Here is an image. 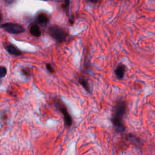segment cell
<instances>
[{"instance_id":"7","label":"cell","mask_w":155,"mask_h":155,"mask_svg":"<svg viewBox=\"0 0 155 155\" xmlns=\"http://www.w3.org/2000/svg\"><path fill=\"white\" fill-rule=\"evenodd\" d=\"M5 48L6 50L10 54L15 55V56H20L21 54V52L20 50H19L16 47L10 44H7L5 46Z\"/></svg>"},{"instance_id":"10","label":"cell","mask_w":155,"mask_h":155,"mask_svg":"<svg viewBox=\"0 0 155 155\" xmlns=\"http://www.w3.org/2000/svg\"><path fill=\"white\" fill-rule=\"evenodd\" d=\"M128 140L134 145H139L140 143V140L135 136L129 134L128 136Z\"/></svg>"},{"instance_id":"11","label":"cell","mask_w":155,"mask_h":155,"mask_svg":"<svg viewBox=\"0 0 155 155\" xmlns=\"http://www.w3.org/2000/svg\"><path fill=\"white\" fill-rule=\"evenodd\" d=\"M70 0H65V3L63 5V8L65 10L67 15H68V8H69Z\"/></svg>"},{"instance_id":"2","label":"cell","mask_w":155,"mask_h":155,"mask_svg":"<svg viewBox=\"0 0 155 155\" xmlns=\"http://www.w3.org/2000/svg\"><path fill=\"white\" fill-rule=\"evenodd\" d=\"M53 104L57 109L59 111V112L62 114L65 126L67 127H71L73 124V120L64 103L60 99L56 98L53 101Z\"/></svg>"},{"instance_id":"1","label":"cell","mask_w":155,"mask_h":155,"mask_svg":"<svg viewBox=\"0 0 155 155\" xmlns=\"http://www.w3.org/2000/svg\"><path fill=\"white\" fill-rule=\"evenodd\" d=\"M127 102L124 100H119L116 103L113 109L111 122L117 132L121 133L125 130L124 117L127 111Z\"/></svg>"},{"instance_id":"12","label":"cell","mask_w":155,"mask_h":155,"mask_svg":"<svg viewBox=\"0 0 155 155\" xmlns=\"http://www.w3.org/2000/svg\"><path fill=\"white\" fill-rule=\"evenodd\" d=\"M7 74V69L4 67H0V77L3 78Z\"/></svg>"},{"instance_id":"16","label":"cell","mask_w":155,"mask_h":155,"mask_svg":"<svg viewBox=\"0 0 155 155\" xmlns=\"http://www.w3.org/2000/svg\"><path fill=\"white\" fill-rule=\"evenodd\" d=\"M1 19H1V13H0V22L1 21Z\"/></svg>"},{"instance_id":"3","label":"cell","mask_w":155,"mask_h":155,"mask_svg":"<svg viewBox=\"0 0 155 155\" xmlns=\"http://www.w3.org/2000/svg\"><path fill=\"white\" fill-rule=\"evenodd\" d=\"M49 35L58 43H62L66 41L67 33L62 27L58 25H51L48 28Z\"/></svg>"},{"instance_id":"15","label":"cell","mask_w":155,"mask_h":155,"mask_svg":"<svg viewBox=\"0 0 155 155\" xmlns=\"http://www.w3.org/2000/svg\"><path fill=\"white\" fill-rule=\"evenodd\" d=\"M88 1L91 2H92V3H94V4L97 3V0H88Z\"/></svg>"},{"instance_id":"4","label":"cell","mask_w":155,"mask_h":155,"mask_svg":"<svg viewBox=\"0 0 155 155\" xmlns=\"http://www.w3.org/2000/svg\"><path fill=\"white\" fill-rule=\"evenodd\" d=\"M1 27L6 31L12 34H18L24 31V28L20 25L13 23H5L1 25Z\"/></svg>"},{"instance_id":"5","label":"cell","mask_w":155,"mask_h":155,"mask_svg":"<svg viewBox=\"0 0 155 155\" xmlns=\"http://www.w3.org/2000/svg\"><path fill=\"white\" fill-rule=\"evenodd\" d=\"M125 68L126 67L124 64H120L117 65L115 70V74L118 79H121L124 78L125 72Z\"/></svg>"},{"instance_id":"8","label":"cell","mask_w":155,"mask_h":155,"mask_svg":"<svg viewBox=\"0 0 155 155\" xmlns=\"http://www.w3.org/2000/svg\"><path fill=\"white\" fill-rule=\"evenodd\" d=\"M36 21L39 24H46L48 21V18L46 14L41 13L37 16Z\"/></svg>"},{"instance_id":"6","label":"cell","mask_w":155,"mask_h":155,"mask_svg":"<svg viewBox=\"0 0 155 155\" xmlns=\"http://www.w3.org/2000/svg\"><path fill=\"white\" fill-rule=\"evenodd\" d=\"M29 31L30 34L35 37H39L41 35V30L36 24H33L30 27Z\"/></svg>"},{"instance_id":"9","label":"cell","mask_w":155,"mask_h":155,"mask_svg":"<svg viewBox=\"0 0 155 155\" xmlns=\"http://www.w3.org/2000/svg\"><path fill=\"white\" fill-rule=\"evenodd\" d=\"M78 82L87 92L90 93V87H89L88 82H87V81L86 79H85L84 78H79L78 79Z\"/></svg>"},{"instance_id":"13","label":"cell","mask_w":155,"mask_h":155,"mask_svg":"<svg viewBox=\"0 0 155 155\" xmlns=\"http://www.w3.org/2000/svg\"><path fill=\"white\" fill-rule=\"evenodd\" d=\"M46 68L50 73H54V69H53V68L52 67V66L51 65V64L50 63H48V64H46Z\"/></svg>"},{"instance_id":"14","label":"cell","mask_w":155,"mask_h":155,"mask_svg":"<svg viewBox=\"0 0 155 155\" xmlns=\"http://www.w3.org/2000/svg\"><path fill=\"white\" fill-rule=\"evenodd\" d=\"M22 72L23 73V74H24L25 76H29L30 75V70L29 69H22Z\"/></svg>"}]
</instances>
